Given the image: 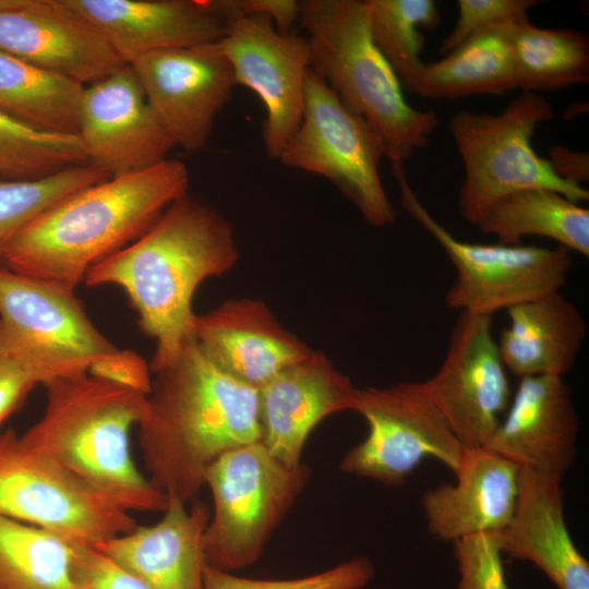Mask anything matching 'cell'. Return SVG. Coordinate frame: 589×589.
Listing matches in <instances>:
<instances>
[{"instance_id": "obj_31", "label": "cell", "mask_w": 589, "mask_h": 589, "mask_svg": "<svg viewBox=\"0 0 589 589\" xmlns=\"http://www.w3.org/2000/svg\"><path fill=\"white\" fill-rule=\"evenodd\" d=\"M89 164L77 135L34 129L0 109V176L11 180L47 177Z\"/></svg>"}, {"instance_id": "obj_20", "label": "cell", "mask_w": 589, "mask_h": 589, "mask_svg": "<svg viewBox=\"0 0 589 589\" xmlns=\"http://www.w3.org/2000/svg\"><path fill=\"white\" fill-rule=\"evenodd\" d=\"M193 337L237 381L261 388L313 349L288 332L259 299L239 298L195 314Z\"/></svg>"}, {"instance_id": "obj_34", "label": "cell", "mask_w": 589, "mask_h": 589, "mask_svg": "<svg viewBox=\"0 0 589 589\" xmlns=\"http://www.w3.org/2000/svg\"><path fill=\"white\" fill-rule=\"evenodd\" d=\"M374 577V566L357 556L316 574L290 579H253L206 564L204 589H363Z\"/></svg>"}, {"instance_id": "obj_18", "label": "cell", "mask_w": 589, "mask_h": 589, "mask_svg": "<svg viewBox=\"0 0 589 589\" xmlns=\"http://www.w3.org/2000/svg\"><path fill=\"white\" fill-rule=\"evenodd\" d=\"M357 390L326 354L312 350L257 389L260 442L284 464L300 465L312 430L328 416L353 411Z\"/></svg>"}, {"instance_id": "obj_13", "label": "cell", "mask_w": 589, "mask_h": 589, "mask_svg": "<svg viewBox=\"0 0 589 589\" xmlns=\"http://www.w3.org/2000/svg\"><path fill=\"white\" fill-rule=\"evenodd\" d=\"M219 44L237 85L248 87L262 100L265 151L278 160L303 115L310 72L305 36L281 34L263 15L239 13L228 21Z\"/></svg>"}, {"instance_id": "obj_4", "label": "cell", "mask_w": 589, "mask_h": 589, "mask_svg": "<svg viewBox=\"0 0 589 589\" xmlns=\"http://www.w3.org/2000/svg\"><path fill=\"white\" fill-rule=\"evenodd\" d=\"M44 386V412L21 437L123 509L163 513L168 497L140 471L130 447L147 395L88 373Z\"/></svg>"}, {"instance_id": "obj_2", "label": "cell", "mask_w": 589, "mask_h": 589, "mask_svg": "<svg viewBox=\"0 0 589 589\" xmlns=\"http://www.w3.org/2000/svg\"><path fill=\"white\" fill-rule=\"evenodd\" d=\"M153 374L137 424L147 479L168 498L188 503L218 457L260 441L257 389L224 372L194 339Z\"/></svg>"}, {"instance_id": "obj_26", "label": "cell", "mask_w": 589, "mask_h": 589, "mask_svg": "<svg viewBox=\"0 0 589 589\" xmlns=\"http://www.w3.org/2000/svg\"><path fill=\"white\" fill-rule=\"evenodd\" d=\"M402 88L434 99L497 95L518 89L509 44L495 25L470 37L438 61L422 62Z\"/></svg>"}, {"instance_id": "obj_1", "label": "cell", "mask_w": 589, "mask_h": 589, "mask_svg": "<svg viewBox=\"0 0 589 589\" xmlns=\"http://www.w3.org/2000/svg\"><path fill=\"white\" fill-rule=\"evenodd\" d=\"M239 259L231 223L189 193L171 203L135 241L93 265L88 287L117 286L137 312L141 329L156 341L155 373L194 339L193 296Z\"/></svg>"}, {"instance_id": "obj_5", "label": "cell", "mask_w": 589, "mask_h": 589, "mask_svg": "<svg viewBox=\"0 0 589 589\" xmlns=\"http://www.w3.org/2000/svg\"><path fill=\"white\" fill-rule=\"evenodd\" d=\"M299 8L311 71L371 127L385 157L404 163L425 147L438 118L405 98L399 79L371 37L366 0H301Z\"/></svg>"}, {"instance_id": "obj_28", "label": "cell", "mask_w": 589, "mask_h": 589, "mask_svg": "<svg viewBox=\"0 0 589 589\" xmlns=\"http://www.w3.org/2000/svg\"><path fill=\"white\" fill-rule=\"evenodd\" d=\"M498 26L513 53L518 89L539 93L589 82L585 32L538 27L528 17Z\"/></svg>"}, {"instance_id": "obj_19", "label": "cell", "mask_w": 589, "mask_h": 589, "mask_svg": "<svg viewBox=\"0 0 589 589\" xmlns=\"http://www.w3.org/2000/svg\"><path fill=\"white\" fill-rule=\"evenodd\" d=\"M578 429V416L564 377H522L483 448L519 468L562 479L575 462Z\"/></svg>"}, {"instance_id": "obj_39", "label": "cell", "mask_w": 589, "mask_h": 589, "mask_svg": "<svg viewBox=\"0 0 589 589\" xmlns=\"http://www.w3.org/2000/svg\"><path fill=\"white\" fill-rule=\"evenodd\" d=\"M87 373L145 395L152 389L151 366L139 353L129 349L118 348L98 359Z\"/></svg>"}, {"instance_id": "obj_8", "label": "cell", "mask_w": 589, "mask_h": 589, "mask_svg": "<svg viewBox=\"0 0 589 589\" xmlns=\"http://www.w3.org/2000/svg\"><path fill=\"white\" fill-rule=\"evenodd\" d=\"M392 168L404 209L441 245L455 267L446 305L460 313H494L561 291L572 268L570 251L531 244H483L455 238L423 206L407 180L404 163Z\"/></svg>"}, {"instance_id": "obj_25", "label": "cell", "mask_w": 589, "mask_h": 589, "mask_svg": "<svg viewBox=\"0 0 589 589\" xmlns=\"http://www.w3.org/2000/svg\"><path fill=\"white\" fill-rule=\"evenodd\" d=\"M497 346L507 370L519 378L564 377L587 338V322L561 291L513 306Z\"/></svg>"}, {"instance_id": "obj_42", "label": "cell", "mask_w": 589, "mask_h": 589, "mask_svg": "<svg viewBox=\"0 0 589 589\" xmlns=\"http://www.w3.org/2000/svg\"><path fill=\"white\" fill-rule=\"evenodd\" d=\"M546 160L552 171L567 183L584 187L582 184L589 180L588 153L555 145L550 148Z\"/></svg>"}, {"instance_id": "obj_6", "label": "cell", "mask_w": 589, "mask_h": 589, "mask_svg": "<svg viewBox=\"0 0 589 589\" xmlns=\"http://www.w3.org/2000/svg\"><path fill=\"white\" fill-rule=\"evenodd\" d=\"M553 116L546 98L522 91L497 115L461 110L452 117L449 131L465 169L458 193L464 219L476 226L496 201L531 188L576 203L589 200L587 189L560 179L533 149L536 129Z\"/></svg>"}, {"instance_id": "obj_3", "label": "cell", "mask_w": 589, "mask_h": 589, "mask_svg": "<svg viewBox=\"0 0 589 589\" xmlns=\"http://www.w3.org/2000/svg\"><path fill=\"white\" fill-rule=\"evenodd\" d=\"M189 182L187 166L167 158L77 190L21 230L2 266L75 290L93 265L135 241L189 193Z\"/></svg>"}, {"instance_id": "obj_7", "label": "cell", "mask_w": 589, "mask_h": 589, "mask_svg": "<svg viewBox=\"0 0 589 589\" xmlns=\"http://www.w3.org/2000/svg\"><path fill=\"white\" fill-rule=\"evenodd\" d=\"M310 476L308 466L284 464L260 441L218 457L205 473L213 500L204 534L206 564L226 572L254 564Z\"/></svg>"}, {"instance_id": "obj_11", "label": "cell", "mask_w": 589, "mask_h": 589, "mask_svg": "<svg viewBox=\"0 0 589 589\" xmlns=\"http://www.w3.org/2000/svg\"><path fill=\"white\" fill-rule=\"evenodd\" d=\"M353 411L369 433L344 456L342 471L395 486L426 457L453 472L458 468L464 448L422 382L358 388Z\"/></svg>"}, {"instance_id": "obj_9", "label": "cell", "mask_w": 589, "mask_h": 589, "mask_svg": "<svg viewBox=\"0 0 589 589\" xmlns=\"http://www.w3.org/2000/svg\"><path fill=\"white\" fill-rule=\"evenodd\" d=\"M131 514L15 431L0 433V516L94 546L133 530Z\"/></svg>"}, {"instance_id": "obj_16", "label": "cell", "mask_w": 589, "mask_h": 589, "mask_svg": "<svg viewBox=\"0 0 589 589\" xmlns=\"http://www.w3.org/2000/svg\"><path fill=\"white\" fill-rule=\"evenodd\" d=\"M125 63L159 50L218 43L237 0H65Z\"/></svg>"}, {"instance_id": "obj_40", "label": "cell", "mask_w": 589, "mask_h": 589, "mask_svg": "<svg viewBox=\"0 0 589 589\" xmlns=\"http://www.w3.org/2000/svg\"><path fill=\"white\" fill-rule=\"evenodd\" d=\"M36 385L22 366L0 354V426Z\"/></svg>"}, {"instance_id": "obj_29", "label": "cell", "mask_w": 589, "mask_h": 589, "mask_svg": "<svg viewBox=\"0 0 589 589\" xmlns=\"http://www.w3.org/2000/svg\"><path fill=\"white\" fill-rule=\"evenodd\" d=\"M84 86L0 50V109L40 131H79Z\"/></svg>"}, {"instance_id": "obj_15", "label": "cell", "mask_w": 589, "mask_h": 589, "mask_svg": "<svg viewBox=\"0 0 589 589\" xmlns=\"http://www.w3.org/2000/svg\"><path fill=\"white\" fill-rule=\"evenodd\" d=\"M77 136L88 163L110 177L159 164L176 146L129 64L84 86Z\"/></svg>"}, {"instance_id": "obj_17", "label": "cell", "mask_w": 589, "mask_h": 589, "mask_svg": "<svg viewBox=\"0 0 589 589\" xmlns=\"http://www.w3.org/2000/svg\"><path fill=\"white\" fill-rule=\"evenodd\" d=\"M0 50L83 86L125 64L65 0H27L0 13Z\"/></svg>"}, {"instance_id": "obj_12", "label": "cell", "mask_w": 589, "mask_h": 589, "mask_svg": "<svg viewBox=\"0 0 589 589\" xmlns=\"http://www.w3.org/2000/svg\"><path fill=\"white\" fill-rule=\"evenodd\" d=\"M492 323V316L460 313L441 366L422 381L467 450L485 446L510 401L507 370Z\"/></svg>"}, {"instance_id": "obj_27", "label": "cell", "mask_w": 589, "mask_h": 589, "mask_svg": "<svg viewBox=\"0 0 589 589\" xmlns=\"http://www.w3.org/2000/svg\"><path fill=\"white\" fill-rule=\"evenodd\" d=\"M476 227L502 244H520L522 238L538 236L589 256V209L553 190L531 188L508 194Z\"/></svg>"}, {"instance_id": "obj_33", "label": "cell", "mask_w": 589, "mask_h": 589, "mask_svg": "<svg viewBox=\"0 0 589 589\" xmlns=\"http://www.w3.org/2000/svg\"><path fill=\"white\" fill-rule=\"evenodd\" d=\"M110 176L93 164L29 180H0V266L14 238L34 218L69 194Z\"/></svg>"}, {"instance_id": "obj_35", "label": "cell", "mask_w": 589, "mask_h": 589, "mask_svg": "<svg viewBox=\"0 0 589 589\" xmlns=\"http://www.w3.org/2000/svg\"><path fill=\"white\" fill-rule=\"evenodd\" d=\"M452 543L459 572L456 589H509L496 532L468 536Z\"/></svg>"}, {"instance_id": "obj_14", "label": "cell", "mask_w": 589, "mask_h": 589, "mask_svg": "<svg viewBox=\"0 0 589 589\" xmlns=\"http://www.w3.org/2000/svg\"><path fill=\"white\" fill-rule=\"evenodd\" d=\"M128 64L176 146L202 149L237 86L219 41L154 51Z\"/></svg>"}, {"instance_id": "obj_10", "label": "cell", "mask_w": 589, "mask_h": 589, "mask_svg": "<svg viewBox=\"0 0 589 589\" xmlns=\"http://www.w3.org/2000/svg\"><path fill=\"white\" fill-rule=\"evenodd\" d=\"M384 146L314 72L308 74L301 122L278 160L330 181L373 227L395 223L380 175Z\"/></svg>"}, {"instance_id": "obj_30", "label": "cell", "mask_w": 589, "mask_h": 589, "mask_svg": "<svg viewBox=\"0 0 589 589\" xmlns=\"http://www.w3.org/2000/svg\"><path fill=\"white\" fill-rule=\"evenodd\" d=\"M74 553L62 537L0 516V589H76Z\"/></svg>"}, {"instance_id": "obj_32", "label": "cell", "mask_w": 589, "mask_h": 589, "mask_svg": "<svg viewBox=\"0 0 589 589\" xmlns=\"http://www.w3.org/2000/svg\"><path fill=\"white\" fill-rule=\"evenodd\" d=\"M373 43L402 84L422 64L425 38L422 29H434L441 14L433 0H366Z\"/></svg>"}, {"instance_id": "obj_41", "label": "cell", "mask_w": 589, "mask_h": 589, "mask_svg": "<svg viewBox=\"0 0 589 589\" xmlns=\"http://www.w3.org/2000/svg\"><path fill=\"white\" fill-rule=\"evenodd\" d=\"M237 5L241 14L267 17L281 34H290L299 22L300 8L296 0H237Z\"/></svg>"}, {"instance_id": "obj_24", "label": "cell", "mask_w": 589, "mask_h": 589, "mask_svg": "<svg viewBox=\"0 0 589 589\" xmlns=\"http://www.w3.org/2000/svg\"><path fill=\"white\" fill-rule=\"evenodd\" d=\"M455 483L428 490L421 507L428 530L444 541L498 532L510 521L519 467L486 449H464Z\"/></svg>"}, {"instance_id": "obj_23", "label": "cell", "mask_w": 589, "mask_h": 589, "mask_svg": "<svg viewBox=\"0 0 589 589\" xmlns=\"http://www.w3.org/2000/svg\"><path fill=\"white\" fill-rule=\"evenodd\" d=\"M561 482L558 477L519 468L513 517L496 532L501 552L532 563L557 589H589V563L568 531Z\"/></svg>"}, {"instance_id": "obj_21", "label": "cell", "mask_w": 589, "mask_h": 589, "mask_svg": "<svg viewBox=\"0 0 589 589\" xmlns=\"http://www.w3.org/2000/svg\"><path fill=\"white\" fill-rule=\"evenodd\" d=\"M168 498L163 517L152 526L103 541L93 548L148 589H204V534L208 507L200 501Z\"/></svg>"}, {"instance_id": "obj_22", "label": "cell", "mask_w": 589, "mask_h": 589, "mask_svg": "<svg viewBox=\"0 0 589 589\" xmlns=\"http://www.w3.org/2000/svg\"><path fill=\"white\" fill-rule=\"evenodd\" d=\"M0 321L17 337L89 368L118 348L71 290L0 266Z\"/></svg>"}, {"instance_id": "obj_36", "label": "cell", "mask_w": 589, "mask_h": 589, "mask_svg": "<svg viewBox=\"0 0 589 589\" xmlns=\"http://www.w3.org/2000/svg\"><path fill=\"white\" fill-rule=\"evenodd\" d=\"M537 0H458V19L444 38L440 52L445 56L470 37L513 20L528 17Z\"/></svg>"}, {"instance_id": "obj_43", "label": "cell", "mask_w": 589, "mask_h": 589, "mask_svg": "<svg viewBox=\"0 0 589 589\" xmlns=\"http://www.w3.org/2000/svg\"><path fill=\"white\" fill-rule=\"evenodd\" d=\"M27 0H0V13L19 8Z\"/></svg>"}, {"instance_id": "obj_37", "label": "cell", "mask_w": 589, "mask_h": 589, "mask_svg": "<svg viewBox=\"0 0 589 589\" xmlns=\"http://www.w3.org/2000/svg\"><path fill=\"white\" fill-rule=\"evenodd\" d=\"M0 354L12 359L36 382L47 383L88 372V366L74 359L37 347L9 330L0 321Z\"/></svg>"}, {"instance_id": "obj_38", "label": "cell", "mask_w": 589, "mask_h": 589, "mask_svg": "<svg viewBox=\"0 0 589 589\" xmlns=\"http://www.w3.org/2000/svg\"><path fill=\"white\" fill-rule=\"evenodd\" d=\"M76 589H148L93 546L76 545L73 558Z\"/></svg>"}]
</instances>
